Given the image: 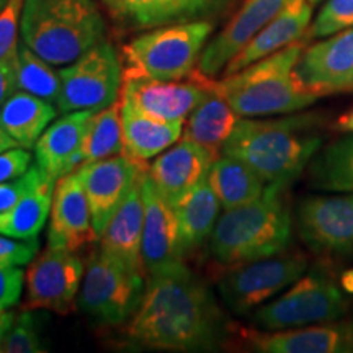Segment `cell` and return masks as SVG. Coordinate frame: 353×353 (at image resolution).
<instances>
[{"label":"cell","mask_w":353,"mask_h":353,"mask_svg":"<svg viewBox=\"0 0 353 353\" xmlns=\"http://www.w3.org/2000/svg\"><path fill=\"white\" fill-rule=\"evenodd\" d=\"M41 339V324L32 309H25L15 317L12 327L3 339L2 352L6 353H39L46 352Z\"/></svg>","instance_id":"836d02e7"},{"label":"cell","mask_w":353,"mask_h":353,"mask_svg":"<svg viewBox=\"0 0 353 353\" xmlns=\"http://www.w3.org/2000/svg\"><path fill=\"white\" fill-rule=\"evenodd\" d=\"M343 290L322 270L304 272L283 293L250 314L254 325L263 330H281L334 322L345 314Z\"/></svg>","instance_id":"ba28073f"},{"label":"cell","mask_w":353,"mask_h":353,"mask_svg":"<svg viewBox=\"0 0 353 353\" xmlns=\"http://www.w3.org/2000/svg\"><path fill=\"white\" fill-rule=\"evenodd\" d=\"M242 342L260 353H350L352 322H322L281 330L241 329Z\"/></svg>","instance_id":"e0dca14e"},{"label":"cell","mask_w":353,"mask_h":353,"mask_svg":"<svg viewBox=\"0 0 353 353\" xmlns=\"http://www.w3.org/2000/svg\"><path fill=\"white\" fill-rule=\"evenodd\" d=\"M341 288L345 291V293L348 294H353V268H350V270H345L341 275Z\"/></svg>","instance_id":"f6af8a7d"},{"label":"cell","mask_w":353,"mask_h":353,"mask_svg":"<svg viewBox=\"0 0 353 353\" xmlns=\"http://www.w3.org/2000/svg\"><path fill=\"white\" fill-rule=\"evenodd\" d=\"M94 113L90 110L64 113L39 136L33 149L37 165L44 176L59 180L82 165V141Z\"/></svg>","instance_id":"44dd1931"},{"label":"cell","mask_w":353,"mask_h":353,"mask_svg":"<svg viewBox=\"0 0 353 353\" xmlns=\"http://www.w3.org/2000/svg\"><path fill=\"white\" fill-rule=\"evenodd\" d=\"M334 128L342 132H353V108L343 113L342 117H339V120L334 125Z\"/></svg>","instance_id":"ee69618b"},{"label":"cell","mask_w":353,"mask_h":353,"mask_svg":"<svg viewBox=\"0 0 353 353\" xmlns=\"http://www.w3.org/2000/svg\"><path fill=\"white\" fill-rule=\"evenodd\" d=\"M105 20L94 0H25L20 37L51 65H68L103 41Z\"/></svg>","instance_id":"5b68a950"},{"label":"cell","mask_w":353,"mask_h":353,"mask_svg":"<svg viewBox=\"0 0 353 353\" xmlns=\"http://www.w3.org/2000/svg\"><path fill=\"white\" fill-rule=\"evenodd\" d=\"M25 286V272L13 265H0V314L17 306Z\"/></svg>","instance_id":"f35d334b"},{"label":"cell","mask_w":353,"mask_h":353,"mask_svg":"<svg viewBox=\"0 0 353 353\" xmlns=\"http://www.w3.org/2000/svg\"><path fill=\"white\" fill-rule=\"evenodd\" d=\"M306 270V257L294 252H280L237 265L221 276L219 296L234 314H252L255 309L283 293Z\"/></svg>","instance_id":"9c48e42d"},{"label":"cell","mask_w":353,"mask_h":353,"mask_svg":"<svg viewBox=\"0 0 353 353\" xmlns=\"http://www.w3.org/2000/svg\"><path fill=\"white\" fill-rule=\"evenodd\" d=\"M143 301L125 335L148 350L210 352L223 345L231 327L208 286L187 265L148 278Z\"/></svg>","instance_id":"6da1fadb"},{"label":"cell","mask_w":353,"mask_h":353,"mask_svg":"<svg viewBox=\"0 0 353 353\" xmlns=\"http://www.w3.org/2000/svg\"><path fill=\"white\" fill-rule=\"evenodd\" d=\"M309 2H311V3H312V6H316V3H319V2H321V0H309Z\"/></svg>","instance_id":"681fc988"},{"label":"cell","mask_w":353,"mask_h":353,"mask_svg":"<svg viewBox=\"0 0 353 353\" xmlns=\"http://www.w3.org/2000/svg\"><path fill=\"white\" fill-rule=\"evenodd\" d=\"M350 28H353V0H325L309 30V37L325 38Z\"/></svg>","instance_id":"e575fe53"},{"label":"cell","mask_w":353,"mask_h":353,"mask_svg":"<svg viewBox=\"0 0 353 353\" xmlns=\"http://www.w3.org/2000/svg\"><path fill=\"white\" fill-rule=\"evenodd\" d=\"M144 276L105 250H94L85 265L79 307L100 325H123L143 301Z\"/></svg>","instance_id":"52a82bcc"},{"label":"cell","mask_w":353,"mask_h":353,"mask_svg":"<svg viewBox=\"0 0 353 353\" xmlns=\"http://www.w3.org/2000/svg\"><path fill=\"white\" fill-rule=\"evenodd\" d=\"M283 190L268 185L262 198L219 216L210 237V255L216 263L232 268L288 249L293 219Z\"/></svg>","instance_id":"3957f363"},{"label":"cell","mask_w":353,"mask_h":353,"mask_svg":"<svg viewBox=\"0 0 353 353\" xmlns=\"http://www.w3.org/2000/svg\"><path fill=\"white\" fill-rule=\"evenodd\" d=\"M101 2H103L105 6H107V7L110 8V10L114 12V8H117V2H118V0H101Z\"/></svg>","instance_id":"7dc6e473"},{"label":"cell","mask_w":353,"mask_h":353,"mask_svg":"<svg viewBox=\"0 0 353 353\" xmlns=\"http://www.w3.org/2000/svg\"><path fill=\"white\" fill-rule=\"evenodd\" d=\"M213 81L196 69L180 81H159L123 74L120 97L156 120L185 123L193 108L208 94Z\"/></svg>","instance_id":"7c38bea8"},{"label":"cell","mask_w":353,"mask_h":353,"mask_svg":"<svg viewBox=\"0 0 353 353\" xmlns=\"http://www.w3.org/2000/svg\"><path fill=\"white\" fill-rule=\"evenodd\" d=\"M208 182L224 211L259 200L268 187L252 167L226 154H221L213 162Z\"/></svg>","instance_id":"83f0119b"},{"label":"cell","mask_w":353,"mask_h":353,"mask_svg":"<svg viewBox=\"0 0 353 353\" xmlns=\"http://www.w3.org/2000/svg\"><path fill=\"white\" fill-rule=\"evenodd\" d=\"M188 6L192 7L193 15H201V13L211 10V8L221 6L224 0H187Z\"/></svg>","instance_id":"b9f144b4"},{"label":"cell","mask_w":353,"mask_h":353,"mask_svg":"<svg viewBox=\"0 0 353 353\" xmlns=\"http://www.w3.org/2000/svg\"><path fill=\"white\" fill-rule=\"evenodd\" d=\"M46 180L48 176H44L43 172L38 169V165H32L23 175L0 183V211L10 208V206L20 201L21 198L28 195L30 192H33L34 188H38Z\"/></svg>","instance_id":"8d00e7d4"},{"label":"cell","mask_w":353,"mask_h":353,"mask_svg":"<svg viewBox=\"0 0 353 353\" xmlns=\"http://www.w3.org/2000/svg\"><path fill=\"white\" fill-rule=\"evenodd\" d=\"M13 148H19V145H17L15 141H13L6 131H3V128L0 126V152H6L8 149H13Z\"/></svg>","instance_id":"bcb514c9"},{"label":"cell","mask_w":353,"mask_h":353,"mask_svg":"<svg viewBox=\"0 0 353 353\" xmlns=\"http://www.w3.org/2000/svg\"><path fill=\"white\" fill-rule=\"evenodd\" d=\"M294 72L304 90L319 99L353 92V28L304 48Z\"/></svg>","instance_id":"9a60e30c"},{"label":"cell","mask_w":353,"mask_h":353,"mask_svg":"<svg viewBox=\"0 0 353 353\" xmlns=\"http://www.w3.org/2000/svg\"><path fill=\"white\" fill-rule=\"evenodd\" d=\"M216 159L218 156L208 149L182 138L154 159L148 175L157 192L174 206L208 176Z\"/></svg>","instance_id":"ffe728a7"},{"label":"cell","mask_w":353,"mask_h":353,"mask_svg":"<svg viewBox=\"0 0 353 353\" xmlns=\"http://www.w3.org/2000/svg\"><path fill=\"white\" fill-rule=\"evenodd\" d=\"M143 200L144 226L141 259L144 275L149 278L183 267L185 257L180 247L174 206L157 192L148 172L143 176Z\"/></svg>","instance_id":"2e32d148"},{"label":"cell","mask_w":353,"mask_h":353,"mask_svg":"<svg viewBox=\"0 0 353 353\" xmlns=\"http://www.w3.org/2000/svg\"><path fill=\"white\" fill-rule=\"evenodd\" d=\"M85 265L77 252L48 247L37 254L25 272L23 309L69 314L81 291Z\"/></svg>","instance_id":"8fae6325"},{"label":"cell","mask_w":353,"mask_h":353,"mask_svg":"<svg viewBox=\"0 0 353 353\" xmlns=\"http://www.w3.org/2000/svg\"><path fill=\"white\" fill-rule=\"evenodd\" d=\"M214 25L210 21L164 25L125 46L123 74L180 81L196 69Z\"/></svg>","instance_id":"8992f818"},{"label":"cell","mask_w":353,"mask_h":353,"mask_svg":"<svg viewBox=\"0 0 353 353\" xmlns=\"http://www.w3.org/2000/svg\"><path fill=\"white\" fill-rule=\"evenodd\" d=\"M56 105L28 92L17 90L0 107V126L19 148L33 149L39 136L56 120Z\"/></svg>","instance_id":"4316f807"},{"label":"cell","mask_w":353,"mask_h":353,"mask_svg":"<svg viewBox=\"0 0 353 353\" xmlns=\"http://www.w3.org/2000/svg\"><path fill=\"white\" fill-rule=\"evenodd\" d=\"M39 252V242L37 239L21 241L13 239L6 234H0V265L23 267L28 265Z\"/></svg>","instance_id":"74e56055"},{"label":"cell","mask_w":353,"mask_h":353,"mask_svg":"<svg viewBox=\"0 0 353 353\" xmlns=\"http://www.w3.org/2000/svg\"><path fill=\"white\" fill-rule=\"evenodd\" d=\"M120 107L125 154L134 161L145 164L182 138L185 123L156 120L123 97Z\"/></svg>","instance_id":"cb8c5ba5"},{"label":"cell","mask_w":353,"mask_h":353,"mask_svg":"<svg viewBox=\"0 0 353 353\" xmlns=\"http://www.w3.org/2000/svg\"><path fill=\"white\" fill-rule=\"evenodd\" d=\"M15 314L10 311L3 312V314H0V352H2V345H3V339H6V335L8 332V329L12 327L13 321H15Z\"/></svg>","instance_id":"7bdbcfd3"},{"label":"cell","mask_w":353,"mask_h":353,"mask_svg":"<svg viewBox=\"0 0 353 353\" xmlns=\"http://www.w3.org/2000/svg\"><path fill=\"white\" fill-rule=\"evenodd\" d=\"M312 3L309 0H291L283 10L265 28L255 34L236 56L229 61L223 76H231L247 65L257 63L273 52L296 43L306 34L312 19Z\"/></svg>","instance_id":"7402d4cb"},{"label":"cell","mask_w":353,"mask_h":353,"mask_svg":"<svg viewBox=\"0 0 353 353\" xmlns=\"http://www.w3.org/2000/svg\"><path fill=\"white\" fill-rule=\"evenodd\" d=\"M113 13L139 28H157L195 17L187 0H118Z\"/></svg>","instance_id":"1f68e13d"},{"label":"cell","mask_w":353,"mask_h":353,"mask_svg":"<svg viewBox=\"0 0 353 353\" xmlns=\"http://www.w3.org/2000/svg\"><path fill=\"white\" fill-rule=\"evenodd\" d=\"M25 0H8L0 12V61L15 59L19 54V33Z\"/></svg>","instance_id":"d590c367"},{"label":"cell","mask_w":353,"mask_h":353,"mask_svg":"<svg viewBox=\"0 0 353 353\" xmlns=\"http://www.w3.org/2000/svg\"><path fill=\"white\" fill-rule=\"evenodd\" d=\"M148 169L149 167L144 162L134 161L128 154H120V156L79 167L88 206H90L97 241L103 234L112 216L125 201L128 193Z\"/></svg>","instance_id":"5bb4252c"},{"label":"cell","mask_w":353,"mask_h":353,"mask_svg":"<svg viewBox=\"0 0 353 353\" xmlns=\"http://www.w3.org/2000/svg\"><path fill=\"white\" fill-rule=\"evenodd\" d=\"M8 3V0H0V12L3 10V7H6Z\"/></svg>","instance_id":"c3c4849f"},{"label":"cell","mask_w":353,"mask_h":353,"mask_svg":"<svg viewBox=\"0 0 353 353\" xmlns=\"http://www.w3.org/2000/svg\"><path fill=\"white\" fill-rule=\"evenodd\" d=\"M54 185L56 180L48 179L10 208L0 211V234L21 241L37 239L50 219Z\"/></svg>","instance_id":"f1b7e54d"},{"label":"cell","mask_w":353,"mask_h":353,"mask_svg":"<svg viewBox=\"0 0 353 353\" xmlns=\"http://www.w3.org/2000/svg\"><path fill=\"white\" fill-rule=\"evenodd\" d=\"M120 154H125V141H123L121 107L118 99L110 107L95 112L88 121L82 141L81 162L82 165L90 164Z\"/></svg>","instance_id":"4dcf8cb0"},{"label":"cell","mask_w":353,"mask_h":353,"mask_svg":"<svg viewBox=\"0 0 353 353\" xmlns=\"http://www.w3.org/2000/svg\"><path fill=\"white\" fill-rule=\"evenodd\" d=\"M304 50L296 41L257 63L214 81L216 90L241 118H265L301 112L319 100L299 83L294 68Z\"/></svg>","instance_id":"277c9868"},{"label":"cell","mask_w":353,"mask_h":353,"mask_svg":"<svg viewBox=\"0 0 353 353\" xmlns=\"http://www.w3.org/2000/svg\"><path fill=\"white\" fill-rule=\"evenodd\" d=\"M17 87L56 105L61 94V79L50 63L20 41L17 56Z\"/></svg>","instance_id":"d6a6232c"},{"label":"cell","mask_w":353,"mask_h":353,"mask_svg":"<svg viewBox=\"0 0 353 353\" xmlns=\"http://www.w3.org/2000/svg\"><path fill=\"white\" fill-rule=\"evenodd\" d=\"M97 241L92 213L79 169L61 176L54 185L48 226V247L79 252Z\"/></svg>","instance_id":"ac0fdd59"},{"label":"cell","mask_w":353,"mask_h":353,"mask_svg":"<svg viewBox=\"0 0 353 353\" xmlns=\"http://www.w3.org/2000/svg\"><path fill=\"white\" fill-rule=\"evenodd\" d=\"M17 90H19V87H17V57L15 59L0 61V107Z\"/></svg>","instance_id":"60d3db41"},{"label":"cell","mask_w":353,"mask_h":353,"mask_svg":"<svg viewBox=\"0 0 353 353\" xmlns=\"http://www.w3.org/2000/svg\"><path fill=\"white\" fill-rule=\"evenodd\" d=\"M291 0H247L231 21L203 50L196 70L214 79L247 43L265 28Z\"/></svg>","instance_id":"d6986e66"},{"label":"cell","mask_w":353,"mask_h":353,"mask_svg":"<svg viewBox=\"0 0 353 353\" xmlns=\"http://www.w3.org/2000/svg\"><path fill=\"white\" fill-rule=\"evenodd\" d=\"M61 94L56 107L61 113L90 110L99 112L120 99L121 61L113 44L101 41L77 61L57 70Z\"/></svg>","instance_id":"30bf717a"},{"label":"cell","mask_w":353,"mask_h":353,"mask_svg":"<svg viewBox=\"0 0 353 353\" xmlns=\"http://www.w3.org/2000/svg\"><path fill=\"white\" fill-rule=\"evenodd\" d=\"M298 232L304 244L319 254L353 252V192L307 196L299 203Z\"/></svg>","instance_id":"4fadbf2b"},{"label":"cell","mask_w":353,"mask_h":353,"mask_svg":"<svg viewBox=\"0 0 353 353\" xmlns=\"http://www.w3.org/2000/svg\"><path fill=\"white\" fill-rule=\"evenodd\" d=\"M241 117L234 112L229 101L216 90L214 81L208 94L188 114L183 125L182 138L200 144L214 156H221L224 144L231 138Z\"/></svg>","instance_id":"484cf974"},{"label":"cell","mask_w":353,"mask_h":353,"mask_svg":"<svg viewBox=\"0 0 353 353\" xmlns=\"http://www.w3.org/2000/svg\"><path fill=\"white\" fill-rule=\"evenodd\" d=\"M33 156L28 149L13 148L0 152V183L23 175L32 167Z\"/></svg>","instance_id":"ab89813d"},{"label":"cell","mask_w":353,"mask_h":353,"mask_svg":"<svg viewBox=\"0 0 353 353\" xmlns=\"http://www.w3.org/2000/svg\"><path fill=\"white\" fill-rule=\"evenodd\" d=\"M143 176L136 182L120 208L108 221L99 241L101 250L125 262L128 267L144 273L143 259H141L144 226Z\"/></svg>","instance_id":"603a6c76"},{"label":"cell","mask_w":353,"mask_h":353,"mask_svg":"<svg viewBox=\"0 0 353 353\" xmlns=\"http://www.w3.org/2000/svg\"><path fill=\"white\" fill-rule=\"evenodd\" d=\"M221 203L211 188L208 176L195 188L190 190L182 200L174 205V213L179 226V239L183 257L210 242L213 229L218 223Z\"/></svg>","instance_id":"d4e9b609"},{"label":"cell","mask_w":353,"mask_h":353,"mask_svg":"<svg viewBox=\"0 0 353 353\" xmlns=\"http://www.w3.org/2000/svg\"><path fill=\"white\" fill-rule=\"evenodd\" d=\"M314 114L281 118H241L223 152L257 172L268 185L286 188L311 164L322 138Z\"/></svg>","instance_id":"7a4b0ae2"},{"label":"cell","mask_w":353,"mask_h":353,"mask_svg":"<svg viewBox=\"0 0 353 353\" xmlns=\"http://www.w3.org/2000/svg\"><path fill=\"white\" fill-rule=\"evenodd\" d=\"M352 327H353V322H352Z\"/></svg>","instance_id":"f907efd6"},{"label":"cell","mask_w":353,"mask_h":353,"mask_svg":"<svg viewBox=\"0 0 353 353\" xmlns=\"http://www.w3.org/2000/svg\"><path fill=\"white\" fill-rule=\"evenodd\" d=\"M311 185L322 192H353V132L334 141L307 165Z\"/></svg>","instance_id":"f546056e"}]
</instances>
